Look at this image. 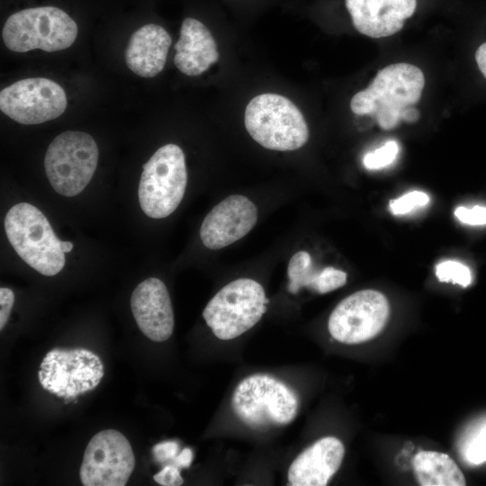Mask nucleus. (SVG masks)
<instances>
[{"instance_id":"nucleus-1","label":"nucleus","mask_w":486,"mask_h":486,"mask_svg":"<svg viewBox=\"0 0 486 486\" xmlns=\"http://www.w3.org/2000/svg\"><path fill=\"white\" fill-rule=\"evenodd\" d=\"M425 86L422 71L409 63H394L380 69L367 88L351 99L352 112L374 116L383 130H392L401 121L405 108L420 99Z\"/></svg>"},{"instance_id":"nucleus-2","label":"nucleus","mask_w":486,"mask_h":486,"mask_svg":"<svg viewBox=\"0 0 486 486\" xmlns=\"http://www.w3.org/2000/svg\"><path fill=\"white\" fill-rule=\"evenodd\" d=\"M7 238L18 256L46 276L58 274L65 266V252L49 220L35 206L20 202L4 218Z\"/></svg>"},{"instance_id":"nucleus-3","label":"nucleus","mask_w":486,"mask_h":486,"mask_svg":"<svg viewBox=\"0 0 486 486\" xmlns=\"http://www.w3.org/2000/svg\"><path fill=\"white\" fill-rule=\"evenodd\" d=\"M245 127L262 147L278 151L302 148L309 139V129L299 108L288 98L262 94L247 105Z\"/></svg>"},{"instance_id":"nucleus-4","label":"nucleus","mask_w":486,"mask_h":486,"mask_svg":"<svg viewBox=\"0 0 486 486\" xmlns=\"http://www.w3.org/2000/svg\"><path fill=\"white\" fill-rule=\"evenodd\" d=\"M298 406L297 395L291 388L262 374L243 379L231 398L235 415L254 429L288 425L294 419Z\"/></svg>"},{"instance_id":"nucleus-5","label":"nucleus","mask_w":486,"mask_h":486,"mask_svg":"<svg viewBox=\"0 0 486 486\" xmlns=\"http://www.w3.org/2000/svg\"><path fill=\"white\" fill-rule=\"evenodd\" d=\"M77 36L76 22L62 9L40 6L24 9L10 15L2 37L14 52L42 50L54 52L70 47Z\"/></svg>"},{"instance_id":"nucleus-6","label":"nucleus","mask_w":486,"mask_h":486,"mask_svg":"<svg viewBox=\"0 0 486 486\" xmlns=\"http://www.w3.org/2000/svg\"><path fill=\"white\" fill-rule=\"evenodd\" d=\"M187 184L184 154L176 144L159 148L143 165L139 202L146 215L163 219L180 204Z\"/></svg>"},{"instance_id":"nucleus-7","label":"nucleus","mask_w":486,"mask_h":486,"mask_svg":"<svg viewBox=\"0 0 486 486\" xmlns=\"http://www.w3.org/2000/svg\"><path fill=\"white\" fill-rule=\"evenodd\" d=\"M268 302L258 282L239 278L226 284L212 298L202 317L218 338L230 340L252 328L266 313Z\"/></svg>"},{"instance_id":"nucleus-8","label":"nucleus","mask_w":486,"mask_h":486,"mask_svg":"<svg viewBox=\"0 0 486 486\" xmlns=\"http://www.w3.org/2000/svg\"><path fill=\"white\" fill-rule=\"evenodd\" d=\"M98 162V148L91 135L68 130L50 144L44 159L52 188L67 197L80 194L91 181Z\"/></svg>"},{"instance_id":"nucleus-9","label":"nucleus","mask_w":486,"mask_h":486,"mask_svg":"<svg viewBox=\"0 0 486 486\" xmlns=\"http://www.w3.org/2000/svg\"><path fill=\"white\" fill-rule=\"evenodd\" d=\"M389 314V302L382 292L362 290L347 296L336 306L328 319V331L340 343H364L383 329Z\"/></svg>"},{"instance_id":"nucleus-10","label":"nucleus","mask_w":486,"mask_h":486,"mask_svg":"<svg viewBox=\"0 0 486 486\" xmlns=\"http://www.w3.org/2000/svg\"><path fill=\"white\" fill-rule=\"evenodd\" d=\"M135 467L129 440L119 431L105 429L89 441L80 466L85 486H124Z\"/></svg>"},{"instance_id":"nucleus-11","label":"nucleus","mask_w":486,"mask_h":486,"mask_svg":"<svg viewBox=\"0 0 486 486\" xmlns=\"http://www.w3.org/2000/svg\"><path fill=\"white\" fill-rule=\"evenodd\" d=\"M66 108L64 89L45 77L22 79L0 92L1 111L21 124L34 125L56 119Z\"/></svg>"},{"instance_id":"nucleus-12","label":"nucleus","mask_w":486,"mask_h":486,"mask_svg":"<svg viewBox=\"0 0 486 486\" xmlns=\"http://www.w3.org/2000/svg\"><path fill=\"white\" fill-rule=\"evenodd\" d=\"M256 220L255 203L244 195L233 194L220 202L205 216L200 238L207 248L220 249L246 236Z\"/></svg>"},{"instance_id":"nucleus-13","label":"nucleus","mask_w":486,"mask_h":486,"mask_svg":"<svg viewBox=\"0 0 486 486\" xmlns=\"http://www.w3.org/2000/svg\"><path fill=\"white\" fill-rule=\"evenodd\" d=\"M130 308L140 330L150 340L163 342L174 330L175 319L165 284L155 277L138 284L130 297Z\"/></svg>"},{"instance_id":"nucleus-14","label":"nucleus","mask_w":486,"mask_h":486,"mask_svg":"<svg viewBox=\"0 0 486 486\" xmlns=\"http://www.w3.org/2000/svg\"><path fill=\"white\" fill-rule=\"evenodd\" d=\"M355 28L371 38L391 36L415 12L416 0H345Z\"/></svg>"},{"instance_id":"nucleus-15","label":"nucleus","mask_w":486,"mask_h":486,"mask_svg":"<svg viewBox=\"0 0 486 486\" xmlns=\"http://www.w3.org/2000/svg\"><path fill=\"white\" fill-rule=\"evenodd\" d=\"M345 454L342 442L334 436L319 439L291 464L288 482L292 486H325L339 469Z\"/></svg>"},{"instance_id":"nucleus-16","label":"nucleus","mask_w":486,"mask_h":486,"mask_svg":"<svg viewBox=\"0 0 486 486\" xmlns=\"http://www.w3.org/2000/svg\"><path fill=\"white\" fill-rule=\"evenodd\" d=\"M175 49V65L186 76L203 73L219 58L217 44L211 32L194 18L183 21Z\"/></svg>"},{"instance_id":"nucleus-17","label":"nucleus","mask_w":486,"mask_h":486,"mask_svg":"<svg viewBox=\"0 0 486 486\" xmlns=\"http://www.w3.org/2000/svg\"><path fill=\"white\" fill-rule=\"evenodd\" d=\"M171 37L160 25L146 24L130 38L125 61L128 68L141 77H153L166 64Z\"/></svg>"},{"instance_id":"nucleus-18","label":"nucleus","mask_w":486,"mask_h":486,"mask_svg":"<svg viewBox=\"0 0 486 486\" xmlns=\"http://www.w3.org/2000/svg\"><path fill=\"white\" fill-rule=\"evenodd\" d=\"M418 482L422 486H464L466 481L455 462L446 454L418 452L412 461Z\"/></svg>"},{"instance_id":"nucleus-19","label":"nucleus","mask_w":486,"mask_h":486,"mask_svg":"<svg viewBox=\"0 0 486 486\" xmlns=\"http://www.w3.org/2000/svg\"><path fill=\"white\" fill-rule=\"evenodd\" d=\"M315 273L310 254L306 251L295 253L291 257L287 268L288 291L291 293H297L302 287L310 288Z\"/></svg>"},{"instance_id":"nucleus-20","label":"nucleus","mask_w":486,"mask_h":486,"mask_svg":"<svg viewBox=\"0 0 486 486\" xmlns=\"http://www.w3.org/2000/svg\"><path fill=\"white\" fill-rule=\"evenodd\" d=\"M346 283V274L339 269L328 266L316 271L309 289L318 293H327L342 287Z\"/></svg>"},{"instance_id":"nucleus-21","label":"nucleus","mask_w":486,"mask_h":486,"mask_svg":"<svg viewBox=\"0 0 486 486\" xmlns=\"http://www.w3.org/2000/svg\"><path fill=\"white\" fill-rule=\"evenodd\" d=\"M436 275L440 282L453 283L464 287L472 282L470 269L462 263L447 260L436 266Z\"/></svg>"},{"instance_id":"nucleus-22","label":"nucleus","mask_w":486,"mask_h":486,"mask_svg":"<svg viewBox=\"0 0 486 486\" xmlns=\"http://www.w3.org/2000/svg\"><path fill=\"white\" fill-rule=\"evenodd\" d=\"M398 152V143L395 140H390L374 151L365 154L363 158V164L370 170L383 168L395 160Z\"/></svg>"},{"instance_id":"nucleus-23","label":"nucleus","mask_w":486,"mask_h":486,"mask_svg":"<svg viewBox=\"0 0 486 486\" xmlns=\"http://www.w3.org/2000/svg\"><path fill=\"white\" fill-rule=\"evenodd\" d=\"M463 455L471 464L486 462V423L482 424L466 442Z\"/></svg>"},{"instance_id":"nucleus-24","label":"nucleus","mask_w":486,"mask_h":486,"mask_svg":"<svg viewBox=\"0 0 486 486\" xmlns=\"http://www.w3.org/2000/svg\"><path fill=\"white\" fill-rule=\"evenodd\" d=\"M428 202L429 197L427 194L420 191H412L396 200L391 201L390 210L395 215L405 214L417 207L427 205Z\"/></svg>"},{"instance_id":"nucleus-25","label":"nucleus","mask_w":486,"mask_h":486,"mask_svg":"<svg viewBox=\"0 0 486 486\" xmlns=\"http://www.w3.org/2000/svg\"><path fill=\"white\" fill-rule=\"evenodd\" d=\"M454 216L460 221L469 225L486 224V208L479 205L471 209L460 206L455 209Z\"/></svg>"},{"instance_id":"nucleus-26","label":"nucleus","mask_w":486,"mask_h":486,"mask_svg":"<svg viewBox=\"0 0 486 486\" xmlns=\"http://www.w3.org/2000/svg\"><path fill=\"white\" fill-rule=\"evenodd\" d=\"M152 453L159 463L174 462L179 454V445L176 441H163L155 445Z\"/></svg>"},{"instance_id":"nucleus-27","label":"nucleus","mask_w":486,"mask_h":486,"mask_svg":"<svg viewBox=\"0 0 486 486\" xmlns=\"http://www.w3.org/2000/svg\"><path fill=\"white\" fill-rule=\"evenodd\" d=\"M153 479L162 486H179L184 482L179 468L173 464L166 465L153 476Z\"/></svg>"},{"instance_id":"nucleus-28","label":"nucleus","mask_w":486,"mask_h":486,"mask_svg":"<svg viewBox=\"0 0 486 486\" xmlns=\"http://www.w3.org/2000/svg\"><path fill=\"white\" fill-rule=\"evenodd\" d=\"M14 302V292L6 287L0 288V329L3 330L9 319Z\"/></svg>"},{"instance_id":"nucleus-29","label":"nucleus","mask_w":486,"mask_h":486,"mask_svg":"<svg viewBox=\"0 0 486 486\" xmlns=\"http://www.w3.org/2000/svg\"><path fill=\"white\" fill-rule=\"evenodd\" d=\"M194 454L191 448H184L176 457L173 464L178 468H188L193 461Z\"/></svg>"},{"instance_id":"nucleus-30","label":"nucleus","mask_w":486,"mask_h":486,"mask_svg":"<svg viewBox=\"0 0 486 486\" xmlns=\"http://www.w3.org/2000/svg\"><path fill=\"white\" fill-rule=\"evenodd\" d=\"M475 59L479 69L486 78V42L482 43L475 52Z\"/></svg>"},{"instance_id":"nucleus-31","label":"nucleus","mask_w":486,"mask_h":486,"mask_svg":"<svg viewBox=\"0 0 486 486\" xmlns=\"http://www.w3.org/2000/svg\"><path fill=\"white\" fill-rule=\"evenodd\" d=\"M418 111L412 106L405 108L401 114V120L407 122H414L418 119Z\"/></svg>"},{"instance_id":"nucleus-32","label":"nucleus","mask_w":486,"mask_h":486,"mask_svg":"<svg viewBox=\"0 0 486 486\" xmlns=\"http://www.w3.org/2000/svg\"><path fill=\"white\" fill-rule=\"evenodd\" d=\"M61 248L65 253L70 252L73 248V243L69 241H62Z\"/></svg>"}]
</instances>
